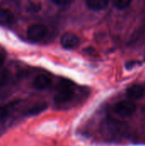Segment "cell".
I'll return each mask as SVG.
<instances>
[{
	"label": "cell",
	"instance_id": "17",
	"mask_svg": "<svg viewBox=\"0 0 145 146\" xmlns=\"http://www.w3.org/2000/svg\"><path fill=\"white\" fill-rule=\"evenodd\" d=\"M143 115H144V117L145 119V107L144 108V110H143Z\"/></svg>",
	"mask_w": 145,
	"mask_h": 146
},
{
	"label": "cell",
	"instance_id": "16",
	"mask_svg": "<svg viewBox=\"0 0 145 146\" xmlns=\"http://www.w3.org/2000/svg\"><path fill=\"white\" fill-rule=\"evenodd\" d=\"M5 58H6L5 54H4L3 52L0 51V68L3 66V64L4 61H5Z\"/></svg>",
	"mask_w": 145,
	"mask_h": 146
},
{
	"label": "cell",
	"instance_id": "7",
	"mask_svg": "<svg viewBox=\"0 0 145 146\" xmlns=\"http://www.w3.org/2000/svg\"><path fill=\"white\" fill-rule=\"evenodd\" d=\"M15 21V16L12 10L6 8H0V25L9 26Z\"/></svg>",
	"mask_w": 145,
	"mask_h": 146
},
{
	"label": "cell",
	"instance_id": "5",
	"mask_svg": "<svg viewBox=\"0 0 145 146\" xmlns=\"http://www.w3.org/2000/svg\"><path fill=\"white\" fill-rule=\"evenodd\" d=\"M79 38L77 35L73 33H64L60 40L61 45L64 49H74L79 44Z\"/></svg>",
	"mask_w": 145,
	"mask_h": 146
},
{
	"label": "cell",
	"instance_id": "14",
	"mask_svg": "<svg viewBox=\"0 0 145 146\" xmlns=\"http://www.w3.org/2000/svg\"><path fill=\"white\" fill-rule=\"evenodd\" d=\"M9 114V109L7 107L0 106V120L5 118Z\"/></svg>",
	"mask_w": 145,
	"mask_h": 146
},
{
	"label": "cell",
	"instance_id": "1",
	"mask_svg": "<svg viewBox=\"0 0 145 146\" xmlns=\"http://www.w3.org/2000/svg\"><path fill=\"white\" fill-rule=\"evenodd\" d=\"M101 131L103 135L109 139L126 138L129 133L126 124L111 118H109L103 121L101 127Z\"/></svg>",
	"mask_w": 145,
	"mask_h": 146
},
{
	"label": "cell",
	"instance_id": "15",
	"mask_svg": "<svg viewBox=\"0 0 145 146\" xmlns=\"http://www.w3.org/2000/svg\"><path fill=\"white\" fill-rule=\"evenodd\" d=\"M53 3L56 4V5H59V6H63V5H66L68 3H70L71 0H51Z\"/></svg>",
	"mask_w": 145,
	"mask_h": 146
},
{
	"label": "cell",
	"instance_id": "11",
	"mask_svg": "<svg viewBox=\"0 0 145 146\" xmlns=\"http://www.w3.org/2000/svg\"><path fill=\"white\" fill-rule=\"evenodd\" d=\"M11 78L10 71L6 68H0V86H5L8 84Z\"/></svg>",
	"mask_w": 145,
	"mask_h": 146
},
{
	"label": "cell",
	"instance_id": "13",
	"mask_svg": "<svg viewBox=\"0 0 145 146\" xmlns=\"http://www.w3.org/2000/svg\"><path fill=\"white\" fill-rule=\"evenodd\" d=\"M133 0H115V6L116 9L120 10H123L127 9L132 3Z\"/></svg>",
	"mask_w": 145,
	"mask_h": 146
},
{
	"label": "cell",
	"instance_id": "10",
	"mask_svg": "<svg viewBox=\"0 0 145 146\" xmlns=\"http://www.w3.org/2000/svg\"><path fill=\"white\" fill-rule=\"evenodd\" d=\"M46 109H47V104L45 103H38V104L32 105L29 109H27L25 111V115H38L41 112L44 111Z\"/></svg>",
	"mask_w": 145,
	"mask_h": 146
},
{
	"label": "cell",
	"instance_id": "8",
	"mask_svg": "<svg viewBox=\"0 0 145 146\" xmlns=\"http://www.w3.org/2000/svg\"><path fill=\"white\" fill-rule=\"evenodd\" d=\"M32 86L38 90H45L51 86V79L45 74H39L34 79Z\"/></svg>",
	"mask_w": 145,
	"mask_h": 146
},
{
	"label": "cell",
	"instance_id": "2",
	"mask_svg": "<svg viewBox=\"0 0 145 146\" xmlns=\"http://www.w3.org/2000/svg\"><path fill=\"white\" fill-rule=\"evenodd\" d=\"M74 95L73 84L68 80H62L57 86V93L54 98V101L58 104H66L72 100Z\"/></svg>",
	"mask_w": 145,
	"mask_h": 146
},
{
	"label": "cell",
	"instance_id": "3",
	"mask_svg": "<svg viewBox=\"0 0 145 146\" xmlns=\"http://www.w3.org/2000/svg\"><path fill=\"white\" fill-rule=\"evenodd\" d=\"M49 30L45 25L36 23L31 25L26 30L27 38L32 41H40L48 35Z\"/></svg>",
	"mask_w": 145,
	"mask_h": 146
},
{
	"label": "cell",
	"instance_id": "4",
	"mask_svg": "<svg viewBox=\"0 0 145 146\" xmlns=\"http://www.w3.org/2000/svg\"><path fill=\"white\" fill-rule=\"evenodd\" d=\"M115 112L121 117H129L132 115L136 110V104L130 100H124L117 103L115 106Z\"/></svg>",
	"mask_w": 145,
	"mask_h": 146
},
{
	"label": "cell",
	"instance_id": "9",
	"mask_svg": "<svg viewBox=\"0 0 145 146\" xmlns=\"http://www.w3.org/2000/svg\"><path fill=\"white\" fill-rule=\"evenodd\" d=\"M87 7L94 11H100L106 9L109 0H85Z\"/></svg>",
	"mask_w": 145,
	"mask_h": 146
},
{
	"label": "cell",
	"instance_id": "12",
	"mask_svg": "<svg viewBox=\"0 0 145 146\" xmlns=\"http://www.w3.org/2000/svg\"><path fill=\"white\" fill-rule=\"evenodd\" d=\"M42 5L38 2H30L26 6V11L30 14H36L41 10Z\"/></svg>",
	"mask_w": 145,
	"mask_h": 146
},
{
	"label": "cell",
	"instance_id": "6",
	"mask_svg": "<svg viewBox=\"0 0 145 146\" xmlns=\"http://www.w3.org/2000/svg\"><path fill=\"white\" fill-rule=\"evenodd\" d=\"M145 89L142 85L135 84L126 89V96L132 100H138L144 96Z\"/></svg>",
	"mask_w": 145,
	"mask_h": 146
}]
</instances>
